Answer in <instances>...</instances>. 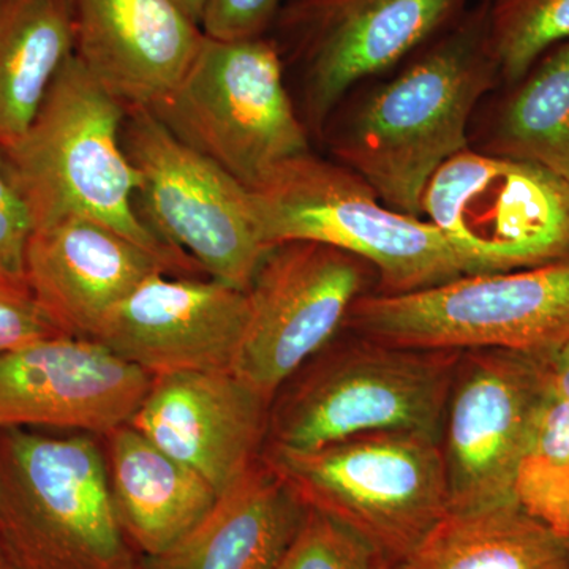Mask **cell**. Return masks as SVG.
Returning a JSON list of instances; mask_svg holds the SVG:
<instances>
[{"mask_svg": "<svg viewBox=\"0 0 569 569\" xmlns=\"http://www.w3.org/2000/svg\"><path fill=\"white\" fill-rule=\"evenodd\" d=\"M383 569H569V541L509 501L448 511Z\"/></svg>", "mask_w": 569, "mask_h": 569, "instance_id": "21", "label": "cell"}, {"mask_svg": "<svg viewBox=\"0 0 569 569\" xmlns=\"http://www.w3.org/2000/svg\"><path fill=\"white\" fill-rule=\"evenodd\" d=\"M32 233L31 211L11 182L0 149V276L26 279V252Z\"/></svg>", "mask_w": 569, "mask_h": 569, "instance_id": "29", "label": "cell"}, {"mask_svg": "<svg viewBox=\"0 0 569 569\" xmlns=\"http://www.w3.org/2000/svg\"><path fill=\"white\" fill-rule=\"evenodd\" d=\"M282 0H208L200 28L217 40L258 39L271 33Z\"/></svg>", "mask_w": 569, "mask_h": 569, "instance_id": "28", "label": "cell"}, {"mask_svg": "<svg viewBox=\"0 0 569 569\" xmlns=\"http://www.w3.org/2000/svg\"><path fill=\"white\" fill-rule=\"evenodd\" d=\"M151 383L99 340H40L0 355V429L104 437L132 422Z\"/></svg>", "mask_w": 569, "mask_h": 569, "instance_id": "14", "label": "cell"}, {"mask_svg": "<svg viewBox=\"0 0 569 569\" xmlns=\"http://www.w3.org/2000/svg\"><path fill=\"white\" fill-rule=\"evenodd\" d=\"M58 336L26 279L0 276V355Z\"/></svg>", "mask_w": 569, "mask_h": 569, "instance_id": "27", "label": "cell"}, {"mask_svg": "<svg viewBox=\"0 0 569 569\" xmlns=\"http://www.w3.org/2000/svg\"><path fill=\"white\" fill-rule=\"evenodd\" d=\"M505 86L478 151L537 164L569 187V40Z\"/></svg>", "mask_w": 569, "mask_h": 569, "instance_id": "23", "label": "cell"}, {"mask_svg": "<svg viewBox=\"0 0 569 569\" xmlns=\"http://www.w3.org/2000/svg\"><path fill=\"white\" fill-rule=\"evenodd\" d=\"M100 438L0 429V531L31 569H133Z\"/></svg>", "mask_w": 569, "mask_h": 569, "instance_id": "5", "label": "cell"}, {"mask_svg": "<svg viewBox=\"0 0 569 569\" xmlns=\"http://www.w3.org/2000/svg\"><path fill=\"white\" fill-rule=\"evenodd\" d=\"M122 144L141 178L146 224L212 279L247 291L271 249L250 189L178 140L148 108H127Z\"/></svg>", "mask_w": 569, "mask_h": 569, "instance_id": "9", "label": "cell"}, {"mask_svg": "<svg viewBox=\"0 0 569 569\" xmlns=\"http://www.w3.org/2000/svg\"><path fill=\"white\" fill-rule=\"evenodd\" d=\"M459 356L355 335L346 343L331 342L272 400L264 447L309 451L389 430L440 441Z\"/></svg>", "mask_w": 569, "mask_h": 569, "instance_id": "4", "label": "cell"}, {"mask_svg": "<svg viewBox=\"0 0 569 569\" xmlns=\"http://www.w3.org/2000/svg\"><path fill=\"white\" fill-rule=\"evenodd\" d=\"M126 112L70 56L31 126L2 149L11 182L31 211L33 231L81 217L126 236L171 274H197V263L164 244L138 213L141 178L122 144Z\"/></svg>", "mask_w": 569, "mask_h": 569, "instance_id": "2", "label": "cell"}, {"mask_svg": "<svg viewBox=\"0 0 569 569\" xmlns=\"http://www.w3.org/2000/svg\"><path fill=\"white\" fill-rule=\"evenodd\" d=\"M268 247L312 241L365 260L378 295H407L481 274L422 217L388 208L350 168L312 151L274 168L250 189Z\"/></svg>", "mask_w": 569, "mask_h": 569, "instance_id": "3", "label": "cell"}, {"mask_svg": "<svg viewBox=\"0 0 569 569\" xmlns=\"http://www.w3.org/2000/svg\"><path fill=\"white\" fill-rule=\"evenodd\" d=\"M546 362L550 391L569 402V340L559 350L548 355Z\"/></svg>", "mask_w": 569, "mask_h": 569, "instance_id": "30", "label": "cell"}, {"mask_svg": "<svg viewBox=\"0 0 569 569\" xmlns=\"http://www.w3.org/2000/svg\"><path fill=\"white\" fill-rule=\"evenodd\" d=\"M269 410L233 370L164 373L130 425L222 496L263 455Z\"/></svg>", "mask_w": 569, "mask_h": 569, "instance_id": "16", "label": "cell"}, {"mask_svg": "<svg viewBox=\"0 0 569 569\" xmlns=\"http://www.w3.org/2000/svg\"><path fill=\"white\" fill-rule=\"evenodd\" d=\"M307 508L263 458L152 569H276Z\"/></svg>", "mask_w": 569, "mask_h": 569, "instance_id": "19", "label": "cell"}, {"mask_svg": "<svg viewBox=\"0 0 569 569\" xmlns=\"http://www.w3.org/2000/svg\"><path fill=\"white\" fill-rule=\"evenodd\" d=\"M247 313L246 291L157 271L108 313L96 340L152 377L231 370Z\"/></svg>", "mask_w": 569, "mask_h": 569, "instance_id": "15", "label": "cell"}, {"mask_svg": "<svg viewBox=\"0 0 569 569\" xmlns=\"http://www.w3.org/2000/svg\"><path fill=\"white\" fill-rule=\"evenodd\" d=\"M276 569H383V563L353 531L307 508Z\"/></svg>", "mask_w": 569, "mask_h": 569, "instance_id": "26", "label": "cell"}, {"mask_svg": "<svg viewBox=\"0 0 569 569\" xmlns=\"http://www.w3.org/2000/svg\"><path fill=\"white\" fill-rule=\"evenodd\" d=\"M512 497L569 541V402L549 388L531 425Z\"/></svg>", "mask_w": 569, "mask_h": 569, "instance_id": "24", "label": "cell"}, {"mask_svg": "<svg viewBox=\"0 0 569 569\" xmlns=\"http://www.w3.org/2000/svg\"><path fill=\"white\" fill-rule=\"evenodd\" d=\"M377 274L355 254L312 241L268 250L247 288V323L233 372L272 403L346 329L355 302ZM377 287V284H376Z\"/></svg>", "mask_w": 569, "mask_h": 569, "instance_id": "12", "label": "cell"}, {"mask_svg": "<svg viewBox=\"0 0 569 569\" xmlns=\"http://www.w3.org/2000/svg\"><path fill=\"white\" fill-rule=\"evenodd\" d=\"M355 336L419 350L548 356L569 340V254L549 263L463 276L407 295L359 298Z\"/></svg>", "mask_w": 569, "mask_h": 569, "instance_id": "7", "label": "cell"}, {"mask_svg": "<svg viewBox=\"0 0 569 569\" xmlns=\"http://www.w3.org/2000/svg\"><path fill=\"white\" fill-rule=\"evenodd\" d=\"M157 271L170 269L107 224L81 217L33 231L26 252L33 298L62 335L80 339L96 340L108 313Z\"/></svg>", "mask_w": 569, "mask_h": 569, "instance_id": "18", "label": "cell"}, {"mask_svg": "<svg viewBox=\"0 0 569 569\" xmlns=\"http://www.w3.org/2000/svg\"><path fill=\"white\" fill-rule=\"evenodd\" d=\"M157 119L206 159L253 189L287 160L310 151L309 133L284 82L271 37H206Z\"/></svg>", "mask_w": 569, "mask_h": 569, "instance_id": "8", "label": "cell"}, {"mask_svg": "<svg viewBox=\"0 0 569 569\" xmlns=\"http://www.w3.org/2000/svg\"><path fill=\"white\" fill-rule=\"evenodd\" d=\"M176 2H178V6L186 11L187 17H189L190 20L200 24L206 6H208V0H176Z\"/></svg>", "mask_w": 569, "mask_h": 569, "instance_id": "31", "label": "cell"}, {"mask_svg": "<svg viewBox=\"0 0 569 569\" xmlns=\"http://www.w3.org/2000/svg\"><path fill=\"white\" fill-rule=\"evenodd\" d=\"M74 52L126 108L162 102L203 43L176 0H73Z\"/></svg>", "mask_w": 569, "mask_h": 569, "instance_id": "17", "label": "cell"}, {"mask_svg": "<svg viewBox=\"0 0 569 569\" xmlns=\"http://www.w3.org/2000/svg\"><path fill=\"white\" fill-rule=\"evenodd\" d=\"M422 219L481 274L569 254V187L537 164L468 148L427 183Z\"/></svg>", "mask_w": 569, "mask_h": 569, "instance_id": "11", "label": "cell"}, {"mask_svg": "<svg viewBox=\"0 0 569 569\" xmlns=\"http://www.w3.org/2000/svg\"><path fill=\"white\" fill-rule=\"evenodd\" d=\"M102 440L119 522L157 559L204 519L219 493L132 425L119 427Z\"/></svg>", "mask_w": 569, "mask_h": 569, "instance_id": "20", "label": "cell"}, {"mask_svg": "<svg viewBox=\"0 0 569 569\" xmlns=\"http://www.w3.org/2000/svg\"><path fill=\"white\" fill-rule=\"evenodd\" d=\"M488 37L503 84L569 40V0H488Z\"/></svg>", "mask_w": 569, "mask_h": 569, "instance_id": "25", "label": "cell"}, {"mask_svg": "<svg viewBox=\"0 0 569 569\" xmlns=\"http://www.w3.org/2000/svg\"><path fill=\"white\" fill-rule=\"evenodd\" d=\"M73 52V0H0V149L28 130Z\"/></svg>", "mask_w": 569, "mask_h": 569, "instance_id": "22", "label": "cell"}, {"mask_svg": "<svg viewBox=\"0 0 569 569\" xmlns=\"http://www.w3.org/2000/svg\"><path fill=\"white\" fill-rule=\"evenodd\" d=\"M500 82L481 0L395 77L335 111L325 126L331 153L388 208L422 217L427 183L470 148L471 121Z\"/></svg>", "mask_w": 569, "mask_h": 569, "instance_id": "1", "label": "cell"}, {"mask_svg": "<svg viewBox=\"0 0 569 569\" xmlns=\"http://www.w3.org/2000/svg\"><path fill=\"white\" fill-rule=\"evenodd\" d=\"M261 458L306 508L358 535L383 567L406 557L449 511L438 438L389 430L293 451L264 447Z\"/></svg>", "mask_w": 569, "mask_h": 569, "instance_id": "6", "label": "cell"}, {"mask_svg": "<svg viewBox=\"0 0 569 569\" xmlns=\"http://www.w3.org/2000/svg\"><path fill=\"white\" fill-rule=\"evenodd\" d=\"M546 358L460 351L440 432L449 511L515 501L520 458L549 388Z\"/></svg>", "mask_w": 569, "mask_h": 569, "instance_id": "13", "label": "cell"}, {"mask_svg": "<svg viewBox=\"0 0 569 569\" xmlns=\"http://www.w3.org/2000/svg\"><path fill=\"white\" fill-rule=\"evenodd\" d=\"M0 569H6V565H3L2 560H0Z\"/></svg>", "mask_w": 569, "mask_h": 569, "instance_id": "32", "label": "cell"}, {"mask_svg": "<svg viewBox=\"0 0 569 569\" xmlns=\"http://www.w3.org/2000/svg\"><path fill=\"white\" fill-rule=\"evenodd\" d=\"M470 9V0H288L271 37L302 84L305 122L323 130L369 78L407 62Z\"/></svg>", "mask_w": 569, "mask_h": 569, "instance_id": "10", "label": "cell"}]
</instances>
